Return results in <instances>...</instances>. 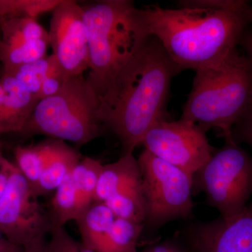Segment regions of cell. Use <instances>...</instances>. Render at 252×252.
<instances>
[{
  "instance_id": "cell-26",
  "label": "cell",
  "mask_w": 252,
  "mask_h": 252,
  "mask_svg": "<svg viewBox=\"0 0 252 252\" xmlns=\"http://www.w3.org/2000/svg\"><path fill=\"white\" fill-rule=\"evenodd\" d=\"M69 77V76L59 65L53 69L41 84L39 94V100L59 94Z\"/></svg>"
},
{
  "instance_id": "cell-23",
  "label": "cell",
  "mask_w": 252,
  "mask_h": 252,
  "mask_svg": "<svg viewBox=\"0 0 252 252\" xmlns=\"http://www.w3.org/2000/svg\"><path fill=\"white\" fill-rule=\"evenodd\" d=\"M63 0H0V18H30L54 11Z\"/></svg>"
},
{
  "instance_id": "cell-22",
  "label": "cell",
  "mask_w": 252,
  "mask_h": 252,
  "mask_svg": "<svg viewBox=\"0 0 252 252\" xmlns=\"http://www.w3.org/2000/svg\"><path fill=\"white\" fill-rule=\"evenodd\" d=\"M59 65L56 58L54 55L51 54L35 62L24 64L9 72L3 73L13 76L32 94L39 98V91L43 81L49 73Z\"/></svg>"
},
{
  "instance_id": "cell-9",
  "label": "cell",
  "mask_w": 252,
  "mask_h": 252,
  "mask_svg": "<svg viewBox=\"0 0 252 252\" xmlns=\"http://www.w3.org/2000/svg\"><path fill=\"white\" fill-rule=\"evenodd\" d=\"M141 144L155 157L192 175L216 151L209 143L205 131L182 119L174 122L165 119L154 124Z\"/></svg>"
},
{
  "instance_id": "cell-13",
  "label": "cell",
  "mask_w": 252,
  "mask_h": 252,
  "mask_svg": "<svg viewBox=\"0 0 252 252\" xmlns=\"http://www.w3.org/2000/svg\"><path fill=\"white\" fill-rule=\"evenodd\" d=\"M141 180L138 160L132 153L124 154L117 161L102 165L94 202L104 203L118 192Z\"/></svg>"
},
{
  "instance_id": "cell-10",
  "label": "cell",
  "mask_w": 252,
  "mask_h": 252,
  "mask_svg": "<svg viewBox=\"0 0 252 252\" xmlns=\"http://www.w3.org/2000/svg\"><path fill=\"white\" fill-rule=\"evenodd\" d=\"M53 11L48 32L52 54L68 76L83 75L90 67L83 7L75 1L63 0Z\"/></svg>"
},
{
  "instance_id": "cell-12",
  "label": "cell",
  "mask_w": 252,
  "mask_h": 252,
  "mask_svg": "<svg viewBox=\"0 0 252 252\" xmlns=\"http://www.w3.org/2000/svg\"><path fill=\"white\" fill-rule=\"evenodd\" d=\"M0 82L4 91L0 115V135L20 132L35 109L39 99L9 74L2 73Z\"/></svg>"
},
{
  "instance_id": "cell-28",
  "label": "cell",
  "mask_w": 252,
  "mask_h": 252,
  "mask_svg": "<svg viewBox=\"0 0 252 252\" xmlns=\"http://www.w3.org/2000/svg\"><path fill=\"white\" fill-rule=\"evenodd\" d=\"M13 164L14 163L9 161L4 158L1 163L0 164V200L4 195Z\"/></svg>"
},
{
  "instance_id": "cell-2",
  "label": "cell",
  "mask_w": 252,
  "mask_h": 252,
  "mask_svg": "<svg viewBox=\"0 0 252 252\" xmlns=\"http://www.w3.org/2000/svg\"><path fill=\"white\" fill-rule=\"evenodd\" d=\"M181 72L155 36L117 72L99 97V116L124 149L132 153L149 129L165 120L172 79Z\"/></svg>"
},
{
  "instance_id": "cell-7",
  "label": "cell",
  "mask_w": 252,
  "mask_h": 252,
  "mask_svg": "<svg viewBox=\"0 0 252 252\" xmlns=\"http://www.w3.org/2000/svg\"><path fill=\"white\" fill-rule=\"evenodd\" d=\"M147 224L158 228L193 212V176L144 149L139 156Z\"/></svg>"
},
{
  "instance_id": "cell-19",
  "label": "cell",
  "mask_w": 252,
  "mask_h": 252,
  "mask_svg": "<svg viewBox=\"0 0 252 252\" xmlns=\"http://www.w3.org/2000/svg\"><path fill=\"white\" fill-rule=\"evenodd\" d=\"M0 35L1 45L6 46L49 39L48 32L36 19L30 18H0Z\"/></svg>"
},
{
  "instance_id": "cell-31",
  "label": "cell",
  "mask_w": 252,
  "mask_h": 252,
  "mask_svg": "<svg viewBox=\"0 0 252 252\" xmlns=\"http://www.w3.org/2000/svg\"><path fill=\"white\" fill-rule=\"evenodd\" d=\"M141 252H183L178 248L172 245L162 244V245H156L152 248L147 249Z\"/></svg>"
},
{
  "instance_id": "cell-34",
  "label": "cell",
  "mask_w": 252,
  "mask_h": 252,
  "mask_svg": "<svg viewBox=\"0 0 252 252\" xmlns=\"http://www.w3.org/2000/svg\"><path fill=\"white\" fill-rule=\"evenodd\" d=\"M3 159H4V157H3L2 155H1V148H0V164H1V162H2Z\"/></svg>"
},
{
  "instance_id": "cell-35",
  "label": "cell",
  "mask_w": 252,
  "mask_h": 252,
  "mask_svg": "<svg viewBox=\"0 0 252 252\" xmlns=\"http://www.w3.org/2000/svg\"><path fill=\"white\" fill-rule=\"evenodd\" d=\"M1 35H0V45H1Z\"/></svg>"
},
{
  "instance_id": "cell-33",
  "label": "cell",
  "mask_w": 252,
  "mask_h": 252,
  "mask_svg": "<svg viewBox=\"0 0 252 252\" xmlns=\"http://www.w3.org/2000/svg\"><path fill=\"white\" fill-rule=\"evenodd\" d=\"M4 91L3 86L0 82V115H1V109H2L3 102H4Z\"/></svg>"
},
{
  "instance_id": "cell-27",
  "label": "cell",
  "mask_w": 252,
  "mask_h": 252,
  "mask_svg": "<svg viewBox=\"0 0 252 252\" xmlns=\"http://www.w3.org/2000/svg\"><path fill=\"white\" fill-rule=\"evenodd\" d=\"M235 127H238L240 131L238 132L240 138L246 141L252 146V107L243 120L235 126L233 129Z\"/></svg>"
},
{
  "instance_id": "cell-11",
  "label": "cell",
  "mask_w": 252,
  "mask_h": 252,
  "mask_svg": "<svg viewBox=\"0 0 252 252\" xmlns=\"http://www.w3.org/2000/svg\"><path fill=\"white\" fill-rule=\"evenodd\" d=\"M191 238L198 252H252V205L234 216L194 225Z\"/></svg>"
},
{
  "instance_id": "cell-25",
  "label": "cell",
  "mask_w": 252,
  "mask_h": 252,
  "mask_svg": "<svg viewBox=\"0 0 252 252\" xmlns=\"http://www.w3.org/2000/svg\"><path fill=\"white\" fill-rule=\"evenodd\" d=\"M51 239L48 242L51 252H94L86 248L82 243L76 241L66 231L64 226H53Z\"/></svg>"
},
{
  "instance_id": "cell-14",
  "label": "cell",
  "mask_w": 252,
  "mask_h": 252,
  "mask_svg": "<svg viewBox=\"0 0 252 252\" xmlns=\"http://www.w3.org/2000/svg\"><path fill=\"white\" fill-rule=\"evenodd\" d=\"M81 159V154L64 141L52 138L49 160L40 178L32 189L36 197L44 196L56 190Z\"/></svg>"
},
{
  "instance_id": "cell-17",
  "label": "cell",
  "mask_w": 252,
  "mask_h": 252,
  "mask_svg": "<svg viewBox=\"0 0 252 252\" xmlns=\"http://www.w3.org/2000/svg\"><path fill=\"white\" fill-rule=\"evenodd\" d=\"M104 203L116 218L144 224L146 205L142 180L118 192Z\"/></svg>"
},
{
  "instance_id": "cell-20",
  "label": "cell",
  "mask_w": 252,
  "mask_h": 252,
  "mask_svg": "<svg viewBox=\"0 0 252 252\" xmlns=\"http://www.w3.org/2000/svg\"><path fill=\"white\" fill-rule=\"evenodd\" d=\"M49 39L26 41L15 45L0 46V61L3 72L39 61L47 56Z\"/></svg>"
},
{
  "instance_id": "cell-1",
  "label": "cell",
  "mask_w": 252,
  "mask_h": 252,
  "mask_svg": "<svg viewBox=\"0 0 252 252\" xmlns=\"http://www.w3.org/2000/svg\"><path fill=\"white\" fill-rule=\"evenodd\" d=\"M177 9H142L155 36L180 71L216 65L230 56L252 24V6L244 0H183Z\"/></svg>"
},
{
  "instance_id": "cell-24",
  "label": "cell",
  "mask_w": 252,
  "mask_h": 252,
  "mask_svg": "<svg viewBox=\"0 0 252 252\" xmlns=\"http://www.w3.org/2000/svg\"><path fill=\"white\" fill-rule=\"evenodd\" d=\"M102 164L90 157H84L69 172L74 185L90 203L94 202Z\"/></svg>"
},
{
  "instance_id": "cell-29",
  "label": "cell",
  "mask_w": 252,
  "mask_h": 252,
  "mask_svg": "<svg viewBox=\"0 0 252 252\" xmlns=\"http://www.w3.org/2000/svg\"><path fill=\"white\" fill-rule=\"evenodd\" d=\"M24 248L15 245L0 230V252H23Z\"/></svg>"
},
{
  "instance_id": "cell-6",
  "label": "cell",
  "mask_w": 252,
  "mask_h": 252,
  "mask_svg": "<svg viewBox=\"0 0 252 252\" xmlns=\"http://www.w3.org/2000/svg\"><path fill=\"white\" fill-rule=\"evenodd\" d=\"M225 142L194 174L193 192H204L220 217H230L243 211L252 195V157L233 139Z\"/></svg>"
},
{
  "instance_id": "cell-21",
  "label": "cell",
  "mask_w": 252,
  "mask_h": 252,
  "mask_svg": "<svg viewBox=\"0 0 252 252\" xmlns=\"http://www.w3.org/2000/svg\"><path fill=\"white\" fill-rule=\"evenodd\" d=\"M144 227L143 223L116 218L99 252H137V241Z\"/></svg>"
},
{
  "instance_id": "cell-5",
  "label": "cell",
  "mask_w": 252,
  "mask_h": 252,
  "mask_svg": "<svg viewBox=\"0 0 252 252\" xmlns=\"http://www.w3.org/2000/svg\"><path fill=\"white\" fill-rule=\"evenodd\" d=\"M103 124L99 116V99L87 78H68L59 94L40 99L19 132L84 145L101 135Z\"/></svg>"
},
{
  "instance_id": "cell-8",
  "label": "cell",
  "mask_w": 252,
  "mask_h": 252,
  "mask_svg": "<svg viewBox=\"0 0 252 252\" xmlns=\"http://www.w3.org/2000/svg\"><path fill=\"white\" fill-rule=\"evenodd\" d=\"M37 198L13 164L0 200V230L10 241L24 249L46 241L54 226L49 212L43 209Z\"/></svg>"
},
{
  "instance_id": "cell-16",
  "label": "cell",
  "mask_w": 252,
  "mask_h": 252,
  "mask_svg": "<svg viewBox=\"0 0 252 252\" xmlns=\"http://www.w3.org/2000/svg\"><path fill=\"white\" fill-rule=\"evenodd\" d=\"M116 217L104 203L94 202L77 220L83 245L99 252Z\"/></svg>"
},
{
  "instance_id": "cell-30",
  "label": "cell",
  "mask_w": 252,
  "mask_h": 252,
  "mask_svg": "<svg viewBox=\"0 0 252 252\" xmlns=\"http://www.w3.org/2000/svg\"><path fill=\"white\" fill-rule=\"evenodd\" d=\"M248 54V57L252 61V31L244 32L240 41Z\"/></svg>"
},
{
  "instance_id": "cell-4",
  "label": "cell",
  "mask_w": 252,
  "mask_h": 252,
  "mask_svg": "<svg viewBox=\"0 0 252 252\" xmlns=\"http://www.w3.org/2000/svg\"><path fill=\"white\" fill-rule=\"evenodd\" d=\"M252 107V61L236 49L216 65L195 71L181 119L233 139V127Z\"/></svg>"
},
{
  "instance_id": "cell-32",
  "label": "cell",
  "mask_w": 252,
  "mask_h": 252,
  "mask_svg": "<svg viewBox=\"0 0 252 252\" xmlns=\"http://www.w3.org/2000/svg\"><path fill=\"white\" fill-rule=\"evenodd\" d=\"M23 252H51L50 251L48 242L44 241L42 243L36 244L30 248L24 249Z\"/></svg>"
},
{
  "instance_id": "cell-3",
  "label": "cell",
  "mask_w": 252,
  "mask_h": 252,
  "mask_svg": "<svg viewBox=\"0 0 252 252\" xmlns=\"http://www.w3.org/2000/svg\"><path fill=\"white\" fill-rule=\"evenodd\" d=\"M82 7L90 56L87 79L99 99L151 35L133 1L103 0Z\"/></svg>"
},
{
  "instance_id": "cell-18",
  "label": "cell",
  "mask_w": 252,
  "mask_h": 252,
  "mask_svg": "<svg viewBox=\"0 0 252 252\" xmlns=\"http://www.w3.org/2000/svg\"><path fill=\"white\" fill-rule=\"evenodd\" d=\"M52 147V138L39 142L35 145L14 149V157L18 170L24 176L32 189L36 185L44 171Z\"/></svg>"
},
{
  "instance_id": "cell-15",
  "label": "cell",
  "mask_w": 252,
  "mask_h": 252,
  "mask_svg": "<svg viewBox=\"0 0 252 252\" xmlns=\"http://www.w3.org/2000/svg\"><path fill=\"white\" fill-rule=\"evenodd\" d=\"M92 203L83 196L69 173L55 190L49 214L53 224L64 226L70 220H76Z\"/></svg>"
}]
</instances>
